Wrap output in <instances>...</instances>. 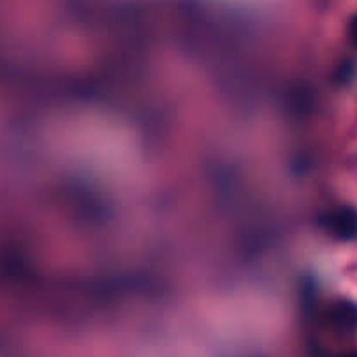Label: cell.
<instances>
[{"instance_id": "1", "label": "cell", "mask_w": 357, "mask_h": 357, "mask_svg": "<svg viewBox=\"0 0 357 357\" xmlns=\"http://www.w3.org/2000/svg\"><path fill=\"white\" fill-rule=\"evenodd\" d=\"M328 229L340 239H357V209L351 206L335 209L328 218Z\"/></svg>"}, {"instance_id": "2", "label": "cell", "mask_w": 357, "mask_h": 357, "mask_svg": "<svg viewBox=\"0 0 357 357\" xmlns=\"http://www.w3.org/2000/svg\"><path fill=\"white\" fill-rule=\"evenodd\" d=\"M349 31H351V38L352 42L357 45V16L352 17L351 21V28H349Z\"/></svg>"}]
</instances>
